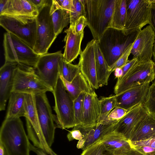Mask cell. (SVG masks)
<instances>
[{"mask_svg": "<svg viewBox=\"0 0 155 155\" xmlns=\"http://www.w3.org/2000/svg\"><path fill=\"white\" fill-rule=\"evenodd\" d=\"M137 62V58H133L131 60H129L126 64L121 68L123 71V74L120 78L117 80L116 83H118L121 80L131 68Z\"/></svg>", "mask_w": 155, "mask_h": 155, "instance_id": "obj_40", "label": "cell"}, {"mask_svg": "<svg viewBox=\"0 0 155 155\" xmlns=\"http://www.w3.org/2000/svg\"><path fill=\"white\" fill-rule=\"evenodd\" d=\"M35 97L41 129L47 144L51 148L54 141L56 128L54 115L52 113L46 93L35 94Z\"/></svg>", "mask_w": 155, "mask_h": 155, "instance_id": "obj_12", "label": "cell"}, {"mask_svg": "<svg viewBox=\"0 0 155 155\" xmlns=\"http://www.w3.org/2000/svg\"><path fill=\"white\" fill-rule=\"evenodd\" d=\"M126 0H115L109 28L123 31L125 28L127 14Z\"/></svg>", "mask_w": 155, "mask_h": 155, "instance_id": "obj_28", "label": "cell"}, {"mask_svg": "<svg viewBox=\"0 0 155 155\" xmlns=\"http://www.w3.org/2000/svg\"><path fill=\"white\" fill-rule=\"evenodd\" d=\"M153 59L155 61V41L154 44L153 51Z\"/></svg>", "mask_w": 155, "mask_h": 155, "instance_id": "obj_46", "label": "cell"}, {"mask_svg": "<svg viewBox=\"0 0 155 155\" xmlns=\"http://www.w3.org/2000/svg\"><path fill=\"white\" fill-rule=\"evenodd\" d=\"M53 91L40 78L34 68L18 64L14 71L12 91L35 95Z\"/></svg>", "mask_w": 155, "mask_h": 155, "instance_id": "obj_7", "label": "cell"}, {"mask_svg": "<svg viewBox=\"0 0 155 155\" xmlns=\"http://www.w3.org/2000/svg\"><path fill=\"white\" fill-rule=\"evenodd\" d=\"M155 78V63L152 60L137 62L114 87L115 95L132 87L150 83Z\"/></svg>", "mask_w": 155, "mask_h": 155, "instance_id": "obj_9", "label": "cell"}, {"mask_svg": "<svg viewBox=\"0 0 155 155\" xmlns=\"http://www.w3.org/2000/svg\"><path fill=\"white\" fill-rule=\"evenodd\" d=\"M114 75L117 79L120 78L123 74V71L121 68H118L114 71Z\"/></svg>", "mask_w": 155, "mask_h": 155, "instance_id": "obj_45", "label": "cell"}, {"mask_svg": "<svg viewBox=\"0 0 155 155\" xmlns=\"http://www.w3.org/2000/svg\"><path fill=\"white\" fill-rule=\"evenodd\" d=\"M61 8L70 12L74 8L73 0H56Z\"/></svg>", "mask_w": 155, "mask_h": 155, "instance_id": "obj_41", "label": "cell"}, {"mask_svg": "<svg viewBox=\"0 0 155 155\" xmlns=\"http://www.w3.org/2000/svg\"><path fill=\"white\" fill-rule=\"evenodd\" d=\"M74 8L69 12L70 27L73 29L75 22L81 16L85 17L84 0H73Z\"/></svg>", "mask_w": 155, "mask_h": 155, "instance_id": "obj_32", "label": "cell"}, {"mask_svg": "<svg viewBox=\"0 0 155 155\" xmlns=\"http://www.w3.org/2000/svg\"><path fill=\"white\" fill-rule=\"evenodd\" d=\"M80 72L78 64H73L66 61L63 57L59 63V75L66 80L71 81Z\"/></svg>", "mask_w": 155, "mask_h": 155, "instance_id": "obj_29", "label": "cell"}, {"mask_svg": "<svg viewBox=\"0 0 155 155\" xmlns=\"http://www.w3.org/2000/svg\"><path fill=\"white\" fill-rule=\"evenodd\" d=\"M150 86V83H148L133 87L115 95L117 107L129 110L139 104H144Z\"/></svg>", "mask_w": 155, "mask_h": 155, "instance_id": "obj_16", "label": "cell"}, {"mask_svg": "<svg viewBox=\"0 0 155 155\" xmlns=\"http://www.w3.org/2000/svg\"><path fill=\"white\" fill-rule=\"evenodd\" d=\"M100 140L114 155H123L132 148L128 140L113 130L104 135Z\"/></svg>", "mask_w": 155, "mask_h": 155, "instance_id": "obj_23", "label": "cell"}, {"mask_svg": "<svg viewBox=\"0 0 155 155\" xmlns=\"http://www.w3.org/2000/svg\"><path fill=\"white\" fill-rule=\"evenodd\" d=\"M59 76L66 90L73 101L82 92L89 94H96L94 89L80 72L71 82Z\"/></svg>", "mask_w": 155, "mask_h": 155, "instance_id": "obj_24", "label": "cell"}, {"mask_svg": "<svg viewBox=\"0 0 155 155\" xmlns=\"http://www.w3.org/2000/svg\"><path fill=\"white\" fill-rule=\"evenodd\" d=\"M94 48L97 78L98 86L100 87L108 84L111 72L97 41H94Z\"/></svg>", "mask_w": 155, "mask_h": 155, "instance_id": "obj_25", "label": "cell"}, {"mask_svg": "<svg viewBox=\"0 0 155 155\" xmlns=\"http://www.w3.org/2000/svg\"><path fill=\"white\" fill-rule=\"evenodd\" d=\"M148 114L144 104L138 105L117 122L113 130L122 135L129 140L135 126Z\"/></svg>", "mask_w": 155, "mask_h": 155, "instance_id": "obj_17", "label": "cell"}, {"mask_svg": "<svg viewBox=\"0 0 155 155\" xmlns=\"http://www.w3.org/2000/svg\"><path fill=\"white\" fill-rule=\"evenodd\" d=\"M134 149L145 155H155V149L147 146L134 147Z\"/></svg>", "mask_w": 155, "mask_h": 155, "instance_id": "obj_42", "label": "cell"}, {"mask_svg": "<svg viewBox=\"0 0 155 155\" xmlns=\"http://www.w3.org/2000/svg\"><path fill=\"white\" fill-rule=\"evenodd\" d=\"M83 107L84 119L83 124L80 127L86 128L98 123L101 115V107L99 100L96 94H86Z\"/></svg>", "mask_w": 155, "mask_h": 155, "instance_id": "obj_20", "label": "cell"}, {"mask_svg": "<svg viewBox=\"0 0 155 155\" xmlns=\"http://www.w3.org/2000/svg\"><path fill=\"white\" fill-rule=\"evenodd\" d=\"M149 25L155 33V0L151 5L149 17Z\"/></svg>", "mask_w": 155, "mask_h": 155, "instance_id": "obj_43", "label": "cell"}, {"mask_svg": "<svg viewBox=\"0 0 155 155\" xmlns=\"http://www.w3.org/2000/svg\"><path fill=\"white\" fill-rule=\"evenodd\" d=\"M52 0L42 8L38 9L36 17L37 29L34 51L41 55L48 51L57 37L50 14Z\"/></svg>", "mask_w": 155, "mask_h": 155, "instance_id": "obj_6", "label": "cell"}, {"mask_svg": "<svg viewBox=\"0 0 155 155\" xmlns=\"http://www.w3.org/2000/svg\"><path fill=\"white\" fill-rule=\"evenodd\" d=\"M64 32L66 35L64 39L65 44L63 57L66 61L71 63L77 58L81 51V45L84 32L75 33L69 27L64 31Z\"/></svg>", "mask_w": 155, "mask_h": 155, "instance_id": "obj_21", "label": "cell"}, {"mask_svg": "<svg viewBox=\"0 0 155 155\" xmlns=\"http://www.w3.org/2000/svg\"><path fill=\"white\" fill-rule=\"evenodd\" d=\"M154 0H126L127 14L125 28L123 32L128 35L142 29L149 24L151 4Z\"/></svg>", "mask_w": 155, "mask_h": 155, "instance_id": "obj_10", "label": "cell"}, {"mask_svg": "<svg viewBox=\"0 0 155 155\" xmlns=\"http://www.w3.org/2000/svg\"><path fill=\"white\" fill-rule=\"evenodd\" d=\"M131 148L141 146H147L155 149V137L138 141L130 142Z\"/></svg>", "mask_w": 155, "mask_h": 155, "instance_id": "obj_39", "label": "cell"}, {"mask_svg": "<svg viewBox=\"0 0 155 155\" xmlns=\"http://www.w3.org/2000/svg\"><path fill=\"white\" fill-rule=\"evenodd\" d=\"M38 13L29 0H0V16L36 18Z\"/></svg>", "mask_w": 155, "mask_h": 155, "instance_id": "obj_15", "label": "cell"}, {"mask_svg": "<svg viewBox=\"0 0 155 155\" xmlns=\"http://www.w3.org/2000/svg\"><path fill=\"white\" fill-rule=\"evenodd\" d=\"M94 41L93 39L89 41L84 49L81 51L78 64L80 72L91 87L94 89H97L99 87L97 76Z\"/></svg>", "mask_w": 155, "mask_h": 155, "instance_id": "obj_14", "label": "cell"}, {"mask_svg": "<svg viewBox=\"0 0 155 155\" xmlns=\"http://www.w3.org/2000/svg\"><path fill=\"white\" fill-rule=\"evenodd\" d=\"M100 140L83 150L81 155H114L105 147Z\"/></svg>", "mask_w": 155, "mask_h": 155, "instance_id": "obj_33", "label": "cell"}, {"mask_svg": "<svg viewBox=\"0 0 155 155\" xmlns=\"http://www.w3.org/2000/svg\"><path fill=\"white\" fill-rule=\"evenodd\" d=\"M133 43L128 47L115 63L110 67V71L111 73L117 68H122L128 61L129 60H128V58L131 54V51Z\"/></svg>", "mask_w": 155, "mask_h": 155, "instance_id": "obj_36", "label": "cell"}, {"mask_svg": "<svg viewBox=\"0 0 155 155\" xmlns=\"http://www.w3.org/2000/svg\"><path fill=\"white\" fill-rule=\"evenodd\" d=\"M144 104L148 112L155 117V80L150 85Z\"/></svg>", "mask_w": 155, "mask_h": 155, "instance_id": "obj_34", "label": "cell"}, {"mask_svg": "<svg viewBox=\"0 0 155 155\" xmlns=\"http://www.w3.org/2000/svg\"><path fill=\"white\" fill-rule=\"evenodd\" d=\"M3 45L5 62L34 68L41 55L25 42L11 33L4 34Z\"/></svg>", "mask_w": 155, "mask_h": 155, "instance_id": "obj_4", "label": "cell"}, {"mask_svg": "<svg viewBox=\"0 0 155 155\" xmlns=\"http://www.w3.org/2000/svg\"><path fill=\"white\" fill-rule=\"evenodd\" d=\"M16 63L5 62L0 69V110L5 109L7 101L12 92Z\"/></svg>", "mask_w": 155, "mask_h": 155, "instance_id": "obj_18", "label": "cell"}, {"mask_svg": "<svg viewBox=\"0 0 155 155\" xmlns=\"http://www.w3.org/2000/svg\"><path fill=\"white\" fill-rule=\"evenodd\" d=\"M115 0H84L85 17L94 39L100 40L109 27Z\"/></svg>", "mask_w": 155, "mask_h": 155, "instance_id": "obj_2", "label": "cell"}, {"mask_svg": "<svg viewBox=\"0 0 155 155\" xmlns=\"http://www.w3.org/2000/svg\"><path fill=\"white\" fill-rule=\"evenodd\" d=\"M55 105L54 121L56 127L65 129L75 126L74 101L66 90L60 76L52 92Z\"/></svg>", "mask_w": 155, "mask_h": 155, "instance_id": "obj_5", "label": "cell"}, {"mask_svg": "<svg viewBox=\"0 0 155 155\" xmlns=\"http://www.w3.org/2000/svg\"><path fill=\"white\" fill-rule=\"evenodd\" d=\"M140 30L126 35L122 30L108 28L98 42L108 66L114 64L134 41Z\"/></svg>", "mask_w": 155, "mask_h": 155, "instance_id": "obj_3", "label": "cell"}, {"mask_svg": "<svg viewBox=\"0 0 155 155\" xmlns=\"http://www.w3.org/2000/svg\"><path fill=\"white\" fill-rule=\"evenodd\" d=\"M101 115L99 123H102L106 119L111 111L117 106L115 95L103 97L99 100Z\"/></svg>", "mask_w": 155, "mask_h": 155, "instance_id": "obj_30", "label": "cell"}, {"mask_svg": "<svg viewBox=\"0 0 155 155\" xmlns=\"http://www.w3.org/2000/svg\"><path fill=\"white\" fill-rule=\"evenodd\" d=\"M36 18L0 16V25L33 49L35 42Z\"/></svg>", "mask_w": 155, "mask_h": 155, "instance_id": "obj_8", "label": "cell"}, {"mask_svg": "<svg viewBox=\"0 0 155 155\" xmlns=\"http://www.w3.org/2000/svg\"><path fill=\"white\" fill-rule=\"evenodd\" d=\"M155 41V33L149 25L140 30L133 43L131 54L138 62L152 60L153 51Z\"/></svg>", "mask_w": 155, "mask_h": 155, "instance_id": "obj_13", "label": "cell"}, {"mask_svg": "<svg viewBox=\"0 0 155 155\" xmlns=\"http://www.w3.org/2000/svg\"><path fill=\"white\" fill-rule=\"evenodd\" d=\"M29 138L19 117L6 119L0 130V144L7 155H30Z\"/></svg>", "mask_w": 155, "mask_h": 155, "instance_id": "obj_1", "label": "cell"}, {"mask_svg": "<svg viewBox=\"0 0 155 155\" xmlns=\"http://www.w3.org/2000/svg\"><path fill=\"white\" fill-rule=\"evenodd\" d=\"M63 58L61 51L41 55L34 69L40 78L53 89L59 76V63Z\"/></svg>", "mask_w": 155, "mask_h": 155, "instance_id": "obj_11", "label": "cell"}, {"mask_svg": "<svg viewBox=\"0 0 155 155\" xmlns=\"http://www.w3.org/2000/svg\"><path fill=\"white\" fill-rule=\"evenodd\" d=\"M38 9L42 8L48 4L50 0H29Z\"/></svg>", "mask_w": 155, "mask_h": 155, "instance_id": "obj_44", "label": "cell"}, {"mask_svg": "<svg viewBox=\"0 0 155 155\" xmlns=\"http://www.w3.org/2000/svg\"><path fill=\"white\" fill-rule=\"evenodd\" d=\"M50 155H58L55 153H54L52 150L51 151V153Z\"/></svg>", "mask_w": 155, "mask_h": 155, "instance_id": "obj_47", "label": "cell"}, {"mask_svg": "<svg viewBox=\"0 0 155 155\" xmlns=\"http://www.w3.org/2000/svg\"><path fill=\"white\" fill-rule=\"evenodd\" d=\"M25 94L12 91L9 99L6 119L20 117L26 116L25 109Z\"/></svg>", "mask_w": 155, "mask_h": 155, "instance_id": "obj_27", "label": "cell"}, {"mask_svg": "<svg viewBox=\"0 0 155 155\" xmlns=\"http://www.w3.org/2000/svg\"><path fill=\"white\" fill-rule=\"evenodd\" d=\"M131 109L127 110L116 107L111 111L105 120L101 123L107 124L115 123L125 116Z\"/></svg>", "mask_w": 155, "mask_h": 155, "instance_id": "obj_35", "label": "cell"}, {"mask_svg": "<svg viewBox=\"0 0 155 155\" xmlns=\"http://www.w3.org/2000/svg\"><path fill=\"white\" fill-rule=\"evenodd\" d=\"M117 123L107 124L98 123L92 127L85 128L80 127L83 137L78 141L77 147L84 150L100 140L104 135L113 130Z\"/></svg>", "mask_w": 155, "mask_h": 155, "instance_id": "obj_19", "label": "cell"}, {"mask_svg": "<svg viewBox=\"0 0 155 155\" xmlns=\"http://www.w3.org/2000/svg\"><path fill=\"white\" fill-rule=\"evenodd\" d=\"M87 26V21L86 18L84 16L81 17L75 22L74 28L72 29L75 33H80L84 32V29Z\"/></svg>", "mask_w": 155, "mask_h": 155, "instance_id": "obj_38", "label": "cell"}, {"mask_svg": "<svg viewBox=\"0 0 155 155\" xmlns=\"http://www.w3.org/2000/svg\"><path fill=\"white\" fill-rule=\"evenodd\" d=\"M50 14L55 33L57 36L70 23L69 12L61 8L56 0H52Z\"/></svg>", "mask_w": 155, "mask_h": 155, "instance_id": "obj_26", "label": "cell"}, {"mask_svg": "<svg viewBox=\"0 0 155 155\" xmlns=\"http://www.w3.org/2000/svg\"><path fill=\"white\" fill-rule=\"evenodd\" d=\"M85 93L81 92L74 101V119L76 126H81L84 119L83 103Z\"/></svg>", "mask_w": 155, "mask_h": 155, "instance_id": "obj_31", "label": "cell"}, {"mask_svg": "<svg viewBox=\"0 0 155 155\" xmlns=\"http://www.w3.org/2000/svg\"><path fill=\"white\" fill-rule=\"evenodd\" d=\"M154 137H155V117L148 113L135 126L129 141H138Z\"/></svg>", "mask_w": 155, "mask_h": 155, "instance_id": "obj_22", "label": "cell"}, {"mask_svg": "<svg viewBox=\"0 0 155 155\" xmlns=\"http://www.w3.org/2000/svg\"><path fill=\"white\" fill-rule=\"evenodd\" d=\"M69 141L75 139L80 140L83 137V134L81 127L78 126H75L72 130L69 131L67 136Z\"/></svg>", "mask_w": 155, "mask_h": 155, "instance_id": "obj_37", "label": "cell"}]
</instances>
